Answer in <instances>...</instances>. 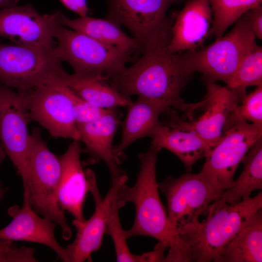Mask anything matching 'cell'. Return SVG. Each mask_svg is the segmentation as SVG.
<instances>
[{"label": "cell", "mask_w": 262, "mask_h": 262, "mask_svg": "<svg viewBox=\"0 0 262 262\" xmlns=\"http://www.w3.org/2000/svg\"><path fill=\"white\" fill-rule=\"evenodd\" d=\"M160 151L151 144L140 153V169L134 184L130 187L126 183L118 191L117 199L122 206L131 202L135 210L133 223L124 233L127 239L143 236L157 240L168 250L164 262H187L186 245L171 225L159 195L156 168Z\"/></svg>", "instance_id": "obj_1"}, {"label": "cell", "mask_w": 262, "mask_h": 262, "mask_svg": "<svg viewBox=\"0 0 262 262\" xmlns=\"http://www.w3.org/2000/svg\"><path fill=\"white\" fill-rule=\"evenodd\" d=\"M193 73L182 53H173L167 47L144 52L132 66H125L109 82L127 98L136 95L159 100L186 113L189 104L185 103L180 93Z\"/></svg>", "instance_id": "obj_2"}, {"label": "cell", "mask_w": 262, "mask_h": 262, "mask_svg": "<svg viewBox=\"0 0 262 262\" xmlns=\"http://www.w3.org/2000/svg\"><path fill=\"white\" fill-rule=\"evenodd\" d=\"M262 210V193L236 203L212 204L205 217L180 236L188 262H215L229 241Z\"/></svg>", "instance_id": "obj_3"}, {"label": "cell", "mask_w": 262, "mask_h": 262, "mask_svg": "<svg viewBox=\"0 0 262 262\" xmlns=\"http://www.w3.org/2000/svg\"><path fill=\"white\" fill-rule=\"evenodd\" d=\"M54 53L72 66L74 74L104 81L115 76L126 64L137 60L132 53L61 25L55 34Z\"/></svg>", "instance_id": "obj_4"}, {"label": "cell", "mask_w": 262, "mask_h": 262, "mask_svg": "<svg viewBox=\"0 0 262 262\" xmlns=\"http://www.w3.org/2000/svg\"><path fill=\"white\" fill-rule=\"evenodd\" d=\"M28 159L29 180L28 188L25 191H29L33 210L55 222L61 229L63 239L69 240L72 236L71 229L58 199L61 161L59 157L49 148L37 128L30 135Z\"/></svg>", "instance_id": "obj_5"}, {"label": "cell", "mask_w": 262, "mask_h": 262, "mask_svg": "<svg viewBox=\"0 0 262 262\" xmlns=\"http://www.w3.org/2000/svg\"><path fill=\"white\" fill-rule=\"evenodd\" d=\"M187 0H107L106 19L126 27L144 52L166 47L173 23L166 12L173 4Z\"/></svg>", "instance_id": "obj_6"}, {"label": "cell", "mask_w": 262, "mask_h": 262, "mask_svg": "<svg viewBox=\"0 0 262 262\" xmlns=\"http://www.w3.org/2000/svg\"><path fill=\"white\" fill-rule=\"evenodd\" d=\"M54 49L0 43V83L24 95L38 86L62 82L65 71Z\"/></svg>", "instance_id": "obj_7"}, {"label": "cell", "mask_w": 262, "mask_h": 262, "mask_svg": "<svg viewBox=\"0 0 262 262\" xmlns=\"http://www.w3.org/2000/svg\"><path fill=\"white\" fill-rule=\"evenodd\" d=\"M158 188L165 196L168 218L180 236L205 217L222 192L201 172L169 176Z\"/></svg>", "instance_id": "obj_8"}, {"label": "cell", "mask_w": 262, "mask_h": 262, "mask_svg": "<svg viewBox=\"0 0 262 262\" xmlns=\"http://www.w3.org/2000/svg\"><path fill=\"white\" fill-rule=\"evenodd\" d=\"M256 45V37L244 15L226 35L205 48L182 52V55L194 73L198 72L203 77L226 83Z\"/></svg>", "instance_id": "obj_9"}, {"label": "cell", "mask_w": 262, "mask_h": 262, "mask_svg": "<svg viewBox=\"0 0 262 262\" xmlns=\"http://www.w3.org/2000/svg\"><path fill=\"white\" fill-rule=\"evenodd\" d=\"M261 137L262 124L245 120L235 123L208 152L200 172L222 192L230 188L239 164Z\"/></svg>", "instance_id": "obj_10"}, {"label": "cell", "mask_w": 262, "mask_h": 262, "mask_svg": "<svg viewBox=\"0 0 262 262\" xmlns=\"http://www.w3.org/2000/svg\"><path fill=\"white\" fill-rule=\"evenodd\" d=\"M22 95L31 120L37 122L54 137L81 142L66 85L61 82L44 84Z\"/></svg>", "instance_id": "obj_11"}, {"label": "cell", "mask_w": 262, "mask_h": 262, "mask_svg": "<svg viewBox=\"0 0 262 262\" xmlns=\"http://www.w3.org/2000/svg\"><path fill=\"white\" fill-rule=\"evenodd\" d=\"M86 176L89 192L93 196L95 211L87 220L81 222L76 219L71 223L77 230L76 237L66 248L68 262H83L91 260V254L100 248L106 233L110 209L117 197L121 187L127 183L126 173L112 179L111 187L104 197L98 190L93 171L88 169Z\"/></svg>", "instance_id": "obj_12"}, {"label": "cell", "mask_w": 262, "mask_h": 262, "mask_svg": "<svg viewBox=\"0 0 262 262\" xmlns=\"http://www.w3.org/2000/svg\"><path fill=\"white\" fill-rule=\"evenodd\" d=\"M30 120L23 96L0 83V139L6 155L21 177L23 190L28 189L29 180Z\"/></svg>", "instance_id": "obj_13"}, {"label": "cell", "mask_w": 262, "mask_h": 262, "mask_svg": "<svg viewBox=\"0 0 262 262\" xmlns=\"http://www.w3.org/2000/svg\"><path fill=\"white\" fill-rule=\"evenodd\" d=\"M62 15L56 11L41 15L30 4L3 8L0 10V36L16 45L53 49Z\"/></svg>", "instance_id": "obj_14"}, {"label": "cell", "mask_w": 262, "mask_h": 262, "mask_svg": "<svg viewBox=\"0 0 262 262\" xmlns=\"http://www.w3.org/2000/svg\"><path fill=\"white\" fill-rule=\"evenodd\" d=\"M203 80L207 90L205 98L193 104L194 108L202 107L203 113L190 121L180 119L183 125L194 130L212 148L221 138L229 116L242 98L227 86H221L207 77H203Z\"/></svg>", "instance_id": "obj_15"}, {"label": "cell", "mask_w": 262, "mask_h": 262, "mask_svg": "<svg viewBox=\"0 0 262 262\" xmlns=\"http://www.w3.org/2000/svg\"><path fill=\"white\" fill-rule=\"evenodd\" d=\"M7 213L12 219L7 226L0 229V239L45 245L62 262H68L66 249L57 242L54 235L57 224L48 217H40L33 210L28 191H23L22 206H11Z\"/></svg>", "instance_id": "obj_16"}, {"label": "cell", "mask_w": 262, "mask_h": 262, "mask_svg": "<svg viewBox=\"0 0 262 262\" xmlns=\"http://www.w3.org/2000/svg\"><path fill=\"white\" fill-rule=\"evenodd\" d=\"M171 16L173 23L169 51L178 53L200 49L213 22L209 0H187L182 9L173 12Z\"/></svg>", "instance_id": "obj_17"}, {"label": "cell", "mask_w": 262, "mask_h": 262, "mask_svg": "<svg viewBox=\"0 0 262 262\" xmlns=\"http://www.w3.org/2000/svg\"><path fill=\"white\" fill-rule=\"evenodd\" d=\"M170 120L160 122L150 136L151 144L160 150L166 149L176 155L190 171L194 164L205 157L212 147L194 130L183 125L172 108L167 110Z\"/></svg>", "instance_id": "obj_18"}, {"label": "cell", "mask_w": 262, "mask_h": 262, "mask_svg": "<svg viewBox=\"0 0 262 262\" xmlns=\"http://www.w3.org/2000/svg\"><path fill=\"white\" fill-rule=\"evenodd\" d=\"M82 153L80 141L73 140L66 151L59 156L62 171L58 199L63 211L83 222L85 220L84 204L89 189L81 161Z\"/></svg>", "instance_id": "obj_19"}, {"label": "cell", "mask_w": 262, "mask_h": 262, "mask_svg": "<svg viewBox=\"0 0 262 262\" xmlns=\"http://www.w3.org/2000/svg\"><path fill=\"white\" fill-rule=\"evenodd\" d=\"M120 123V116L114 109L96 120L77 125L81 141L93 158L105 163L112 179L126 173L121 169L120 158L115 153L113 146Z\"/></svg>", "instance_id": "obj_20"}, {"label": "cell", "mask_w": 262, "mask_h": 262, "mask_svg": "<svg viewBox=\"0 0 262 262\" xmlns=\"http://www.w3.org/2000/svg\"><path fill=\"white\" fill-rule=\"evenodd\" d=\"M126 108L127 113L122 125L121 140L114 146L115 153L120 157L134 141L150 137L160 122V115L170 107L162 101L138 97Z\"/></svg>", "instance_id": "obj_21"}, {"label": "cell", "mask_w": 262, "mask_h": 262, "mask_svg": "<svg viewBox=\"0 0 262 262\" xmlns=\"http://www.w3.org/2000/svg\"><path fill=\"white\" fill-rule=\"evenodd\" d=\"M61 24L99 42L132 54L137 51L141 52L138 44L133 37L125 33L119 25L106 18L86 16L72 19L63 14Z\"/></svg>", "instance_id": "obj_22"}, {"label": "cell", "mask_w": 262, "mask_h": 262, "mask_svg": "<svg viewBox=\"0 0 262 262\" xmlns=\"http://www.w3.org/2000/svg\"><path fill=\"white\" fill-rule=\"evenodd\" d=\"M262 262V210L225 246L214 262Z\"/></svg>", "instance_id": "obj_23"}, {"label": "cell", "mask_w": 262, "mask_h": 262, "mask_svg": "<svg viewBox=\"0 0 262 262\" xmlns=\"http://www.w3.org/2000/svg\"><path fill=\"white\" fill-rule=\"evenodd\" d=\"M243 169L233 185L224 190L214 205L236 203L262 189V137L250 148L241 162Z\"/></svg>", "instance_id": "obj_24"}, {"label": "cell", "mask_w": 262, "mask_h": 262, "mask_svg": "<svg viewBox=\"0 0 262 262\" xmlns=\"http://www.w3.org/2000/svg\"><path fill=\"white\" fill-rule=\"evenodd\" d=\"M106 81L82 77L65 72L62 82L90 104L105 109L126 108L131 102Z\"/></svg>", "instance_id": "obj_25"}, {"label": "cell", "mask_w": 262, "mask_h": 262, "mask_svg": "<svg viewBox=\"0 0 262 262\" xmlns=\"http://www.w3.org/2000/svg\"><path fill=\"white\" fill-rule=\"evenodd\" d=\"M213 22L209 35L215 40L249 10L262 5V0H209Z\"/></svg>", "instance_id": "obj_26"}, {"label": "cell", "mask_w": 262, "mask_h": 262, "mask_svg": "<svg viewBox=\"0 0 262 262\" xmlns=\"http://www.w3.org/2000/svg\"><path fill=\"white\" fill-rule=\"evenodd\" d=\"M227 86L241 98L250 86L262 85V48L256 45L245 56L233 75L226 83Z\"/></svg>", "instance_id": "obj_27"}, {"label": "cell", "mask_w": 262, "mask_h": 262, "mask_svg": "<svg viewBox=\"0 0 262 262\" xmlns=\"http://www.w3.org/2000/svg\"><path fill=\"white\" fill-rule=\"evenodd\" d=\"M123 207L117 197L109 211L106 233L111 236L113 241L117 262H140L141 255H133L130 250L122 228L119 211Z\"/></svg>", "instance_id": "obj_28"}, {"label": "cell", "mask_w": 262, "mask_h": 262, "mask_svg": "<svg viewBox=\"0 0 262 262\" xmlns=\"http://www.w3.org/2000/svg\"><path fill=\"white\" fill-rule=\"evenodd\" d=\"M242 120L262 124V85L243 98L229 116L225 131Z\"/></svg>", "instance_id": "obj_29"}, {"label": "cell", "mask_w": 262, "mask_h": 262, "mask_svg": "<svg viewBox=\"0 0 262 262\" xmlns=\"http://www.w3.org/2000/svg\"><path fill=\"white\" fill-rule=\"evenodd\" d=\"M67 87L77 125L96 120L111 110L100 108L90 104Z\"/></svg>", "instance_id": "obj_30"}, {"label": "cell", "mask_w": 262, "mask_h": 262, "mask_svg": "<svg viewBox=\"0 0 262 262\" xmlns=\"http://www.w3.org/2000/svg\"><path fill=\"white\" fill-rule=\"evenodd\" d=\"M34 254L32 247L18 246L13 241L0 239V262H37Z\"/></svg>", "instance_id": "obj_31"}, {"label": "cell", "mask_w": 262, "mask_h": 262, "mask_svg": "<svg viewBox=\"0 0 262 262\" xmlns=\"http://www.w3.org/2000/svg\"><path fill=\"white\" fill-rule=\"evenodd\" d=\"M244 15L255 37L261 40L262 39V5L249 10Z\"/></svg>", "instance_id": "obj_32"}, {"label": "cell", "mask_w": 262, "mask_h": 262, "mask_svg": "<svg viewBox=\"0 0 262 262\" xmlns=\"http://www.w3.org/2000/svg\"><path fill=\"white\" fill-rule=\"evenodd\" d=\"M69 10L79 15L80 17L88 16L89 9L86 0H60Z\"/></svg>", "instance_id": "obj_33"}, {"label": "cell", "mask_w": 262, "mask_h": 262, "mask_svg": "<svg viewBox=\"0 0 262 262\" xmlns=\"http://www.w3.org/2000/svg\"><path fill=\"white\" fill-rule=\"evenodd\" d=\"M20 0H0V10L17 5Z\"/></svg>", "instance_id": "obj_34"}, {"label": "cell", "mask_w": 262, "mask_h": 262, "mask_svg": "<svg viewBox=\"0 0 262 262\" xmlns=\"http://www.w3.org/2000/svg\"><path fill=\"white\" fill-rule=\"evenodd\" d=\"M6 155L2 147V146L0 141V165L2 163V161H3L4 159L5 158ZM0 186H1V184L0 182Z\"/></svg>", "instance_id": "obj_35"}, {"label": "cell", "mask_w": 262, "mask_h": 262, "mask_svg": "<svg viewBox=\"0 0 262 262\" xmlns=\"http://www.w3.org/2000/svg\"><path fill=\"white\" fill-rule=\"evenodd\" d=\"M6 191L7 189L6 188H3L2 186H0V201L5 194Z\"/></svg>", "instance_id": "obj_36"}]
</instances>
